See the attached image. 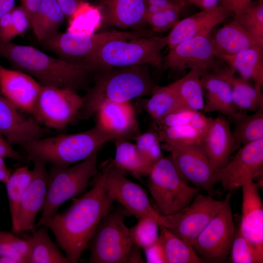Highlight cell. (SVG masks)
<instances>
[{
  "label": "cell",
  "instance_id": "6da1fadb",
  "mask_svg": "<svg viewBox=\"0 0 263 263\" xmlns=\"http://www.w3.org/2000/svg\"><path fill=\"white\" fill-rule=\"evenodd\" d=\"M92 188L73 199L65 211L56 213L43 225L54 233L70 263H76L102 219L113 209L114 199L106 188L99 172Z\"/></svg>",
  "mask_w": 263,
  "mask_h": 263
},
{
  "label": "cell",
  "instance_id": "7a4b0ae2",
  "mask_svg": "<svg viewBox=\"0 0 263 263\" xmlns=\"http://www.w3.org/2000/svg\"><path fill=\"white\" fill-rule=\"evenodd\" d=\"M95 73L75 122L89 119L106 102L131 101L151 95L156 86L148 65L109 68Z\"/></svg>",
  "mask_w": 263,
  "mask_h": 263
},
{
  "label": "cell",
  "instance_id": "3957f363",
  "mask_svg": "<svg viewBox=\"0 0 263 263\" xmlns=\"http://www.w3.org/2000/svg\"><path fill=\"white\" fill-rule=\"evenodd\" d=\"M0 56L14 69L34 77L41 86L87 91L90 74L82 66L49 56L30 46L0 43Z\"/></svg>",
  "mask_w": 263,
  "mask_h": 263
},
{
  "label": "cell",
  "instance_id": "277c9868",
  "mask_svg": "<svg viewBox=\"0 0 263 263\" xmlns=\"http://www.w3.org/2000/svg\"><path fill=\"white\" fill-rule=\"evenodd\" d=\"M114 138L99 126L82 132L43 137L21 146L27 161H40L66 167L86 159L98 152L106 143Z\"/></svg>",
  "mask_w": 263,
  "mask_h": 263
},
{
  "label": "cell",
  "instance_id": "5b68a950",
  "mask_svg": "<svg viewBox=\"0 0 263 263\" xmlns=\"http://www.w3.org/2000/svg\"><path fill=\"white\" fill-rule=\"evenodd\" d=\"M168 45L167 37H148L107 42L89 57L80 62L89 73L100 70L148 65L162 66L161 51Z\"/></svg>",
  "mask_w": 263,
  "mask_h": 263
},
{
  "label": "cell",
  "instance_id": "8992f818",
  "mask_svg": "<svg viewBox=\"0 0 263 263\" xmlns=\"http://www.w3.org/2000/svg\"><path fill=\"white\" fill-rule=\"evenodd\" d=\"M97 153L68 167L51 166L45 202L41 216L35 224V231L55 215L61 205L86 188L98 171Z\"/></svg>",
  "mask_w": 263,
  "mask_h": 263
},
{
  "label": "cell",
  "instance_id": "52a82bcc",
  "mask_svg": "<svg viewBox=\"0 0 263 263\" xmlns=\"http://www.w3.org/2000/svg\"><path fill=\"white\" fill-rule=\"evenodd\" d=\"M129 215L123 207H118L102 219L88 244L89 263H129L134 245L124 221Z\"/></svg>",
  "mask_w": 263,
  "mask_h": 263
},
{
  "label": "cell",
  "instance_id": "ba28073f",
  "mask_svg": "<svg viewBox=\"0 0 263 263\" xmlns=\"http://www.w3.org/2000/svg\"><path fill=\"white\" fill-rule=\"evenodd\" d=\"M148 176L149 189L162 215L173 214L188 206L200 190L187 184L170 155L159 160Z\"/></svg>",
  "mask_w": 263,
  "mask_h": 263
},
{
  "label": "cell",
  "instance_id": "9c48e42d",
  "mask_svg": "<svg viewBox=\"0 0 263 263\" xmlns=\"http://www.w3.org/2000/svg\"><path fill=\"white\" fill-rule=\"evenodd\" d=\"M148 31H103L90 35L73 32L57 33L41 42L59 58L78 64L108 42L115 39L131 40L150 37Z\"/></svg>",
  "mask_w": 263,
  "mask_h": 263
},
{
  "label": "cell",
  "instance_id": "30bf717a",
  "mask_svg": "<svg viewBox=\"0 0 263 263\" xmlns=\"http://www.w3.org/2000/svg\"><path fill=\"white\" fill-rule=\"evenodd\" d=\"M84 101L67 88L41 86L31 115L42 126L56 130L75 122Z\"/></svg>",
  "mask_w": 263,
  "mask_h": 263
},
{
  "label": "cell",
  "instance_id": "8fae6325",
  "mask_svg": "<svg viewBox=\"0 0 263 263\" xmlns=\"http://www.w3.org/2000/svg\"><path fill=\"white\" fill-rule=\"evenodd\" d=\"M231 196V192H228L219 211L191 244L205 263H225L230 254L236 231L230 207Z\"/></svg>",
  "mask_w": 263,
  "mask_h": 263
},
{
  "label": "cell",
  "instance_id": "7c38bea8",
  "mask_svg": "<svg viewBox=\"0 0 263 263\" xmlns=\"http://www.w3.org/2000/svg\"><path fill=\"white\" fill-rule=\"evenodd\" d=\"M224 200L198 193L191 202L170 215L160 214L158 224L191 245L213 217L219 211Z\"/></svg>",
  "mask_w": 263,
  "mask_h": 263
},
{
  "label": "cell",
  "instance_id": "4fadbf2b",
  "mask_svg": "<svg viewBox=\"0 0 263 263\" xmlns=\"http://www.w3.org/2000/svg\"><path fill=\"white\" fill-rule=\"evenodd\" d=\"M99 169L104 186L114 201L138 220L150 217L158 223L160 214L152 207L140 186L128 179L123 171L112 164L111 159L102 163Z\"/></svg>",
  "mask_w": 263,
  "mask_h": 263
},
{
  "label": "cell",
  "instance_id": "5bb4252c",
  "mask_svg": "<svg viewBox=\"0 0 263 263\" xmlns=\"http://www.w3.org/2000/svg\"><path fill=\"white\" fill-rule=\"evenodd\" d=\"M234 73L225 61L218 58L214 66L203 72L201 76L203 88L206 92L204 111L219 112L227 116L232 122L244 113L232 99L230 77Z\"/></svg>",
  "mask_w": 263,
  "mask_h": 263
},
{
  "label": "cell",
  "instance_id": "9a60e30c",
  "mask_svg": "<svg viewBox=\"0 0 263 263\" xmlns=\"http://www.w3.org/2000/svg\"><path fill=\"white\" fill-rule=\"evenodd\" d=\"M162 148L169 154L178 170L186 180L212 195L215 192L216 170L200 146H180L164 144Z\"/></svg>",
  "mask_w": 263,
  "mask_h": 263
},
{
  "label": "cell",
  "instance_id": "2e32d148",
  "mask_svg": "<svg viewBox=\"0 0 263 263\" xmlns=\"http://www.w3.org/2000/svg\"><path fill=\"white\" fill-rule=\"evenodd\" d=\"M263 139L239 149L234 157L216 172V181L225 191L241 188L246 179L262 175Z\"/></svg>",
  "mask_w": 263,
  "mask_h": 263
},
{
  "label": "cell",
  "instance_id": "e0dca14e",
  "mask_svg": "<svg viewBox=\"0 0 263 263\" xmlns=\"http://www.w3.org/2000/svg\"><path fill=\"white\" fill-rule=\"evenodd\" d=\"M212 36L196 37L180 42L163 58L162 65L175 71L198 68L203 72L212 69L217 59Z\"/></svg>",
  "mask_w": 263,
  "mask_h": 263
},
{
  "label": "cell",
  "instance_id": "ac0fdd59",
  "mask_svg": "<svg viewBox=\"0 0 263 263\" xmlns=\"http://www.w3.org/2000/svg\"><path fill=\"white\" fill-rule=\"evenodd\" d=\"M33 162L32 180L21 199L15 223L12 226V232L15 234L35 231L36 217L42 210L45 202L48 180L46 164Z\"/></svg>",
  "mask_w": 263,
  "mask_h": 263
},
{
  "label": "cell",
  "instance_id": "d6986e66",
  "mask_svg": "<svg viewBox=\"0 0 263 263\" xmlns=\"http://www.w3.org/2000/svg\"><path fill=\"white\" fill-rule=\"evenodd\" d=\"M24 113L0 94V132L11 145L20 146L49 132L32 116Z\"/></svg>",
  "mask_w": 263,
  "mask_h": 263
},
{
  "label": "cell",
  "instance_id": "ffe728a7",
  "mask_svg": "<svg viewBox=\"0 0 263 263\" xmlns=\"http://www.w3.org/2000/svg\"><path fill=\"white\" fill-rule=\"evenodd\" d=\"M259 185L251 178L244 182L242 217L239 231L263 258V205Z\"/></svg>",
  "mask_w": 263,
  "mask_h": 263
},
{
  "label": "cell",
  "instance_id": "44dd1931",
  "mask_svg": "<svg viewBox=\"0 0 263 263\" xmlns=\"http://www.w3.org/2000/svg\"><path fill=\"white\" fill-rule=\"evenodd\" d=\"M95 114L96 125L114 140H135L141 133L135 110L131 101L106 102Z\"/></svg>",
  "mask_w": 263,
  "mask_h": 263
},
{
  "label": "cell",
  "instance_id": "7402d4cb",
  "mask_svg": "<svg viewBox=\"0 0 263 263\" xmlns=\"http://www.w3.org/2000/svg\"><path fill=\"white\" fill-rule=\"evenodd\" d=\"M234 16L232 12L221 5L202 10L178 20L173 25L167 36L168 45L171 48L186 40L210 34L215 26Z\"/></svg>",
  "mask_w": 263,
  "mask_h": 263
},
{
  "label": "cell",
  "instance_id": "603a6c76",
  "mask_svg": "<svg viewBox=\"0 0 263 263\" xmlns=\"http://www.w3.org/2000/svg\"><path fill=\"white\" fill-rule=\"evenodd\" d=\"M40 89L31 75L0 64V94L22 112L31 114Z\"/></svg>",
  "mask_w": 263,
  "mask_h": 263
},
{
  "label": "cell",
  "instance_id": "cb8c5ba5",
  "mask_svg": "<svg viewBox=\"0 0 263 263\" xmlns=\"http://www.w3.org/2000/svg\"><path fill=\"white\" fill-rule=\"evenodd\" d=\"M201 148L216 170L223 168L230 160L232 153L238 149L230 121L222 115L213 119Z\"/></svg>",
  "mask_w": 263,
  "mask_h": 263
},
{
  "label": "cell",
  "instance_id": "d4e9b609",
  "mask_svg": "<svg viewBox=\"0 0 263 263\" xmlns=\"http://www.w3.org/2000/svg\"><path fill=\"white\" fill-rule=\"evenodd\" d=\"M104 21L121 28L135 27L145 20L144 0H103Z\"/></svg>",
  "mask_w": 263,
  "mask_h": 263
},
{
  "label": "cell",
  "instance_id": "484cf974",
  "mask_svg": "<svg viewBox=\"0 0 263 263\" xmlns=\"http://www.w3.org/2000/svg\"><path fill=\"white\" fill-rule=\"evenodd\" d=\"M217 58L232 55L263 44L234 19L219 28L212 37Z\"/></svg>",
  "mask_w": 263,
  "mask_h": 263
},
{
  "label": "cell",
  "instance_id": "4316f807",
  "mask_svg": "<svg viewBox=\"0 0 263 263\" xmlns=\"http://www.w3.org/2000/svg\"><path fill=\"white\" fill-rule=\"evenodd\" d=\"M227 64L242 78L252 80L259 89L263 85V47L257 46L244 50L232 55H223L219 57Z\"/></svg>",
  "mask_w": 263,
  "mask_h": 263
},
{
  "label": "cell",
  "instance_id": "83f0119b",
  "mask_svg": "<svg viewBox=\"0 0 263 263\" xmlns=\"http://www.w3.org/2000/svg\"><path fill=\"white\" fill-rule=\"evenodd\" d=\"M139 108L146 112L153 122L167 114L186 108L181 102L177 92V81L164 86L156 85L150 98L138 103Z\"/></svg>",
  "mask_w": 263,
  "mask_h": 263
},
{
  "label": "cell",
  "instance_id": "f1b7e54d",
  "mask_svg": "<svg viewBox=\"0 0 263 263\" xmlns=\"http://www.w3.org/2000/svg\"><path fill=\"white\" fill-rule=\"evenodd\" d=\"M48 228L42 225L29 238L27 263H70L57 246L52 241Z\"/></svg>",
  "mask_w": 263,
  "mask_h": 263
},
{
  "label": "cell",
  "instance_id": "f546056e",
  "mask_svg": "<svg viewBox=\"0 0 263 263\" xmlns=\"http://www.w3.org/2000/svg\"><path fill=\"white\" fill-rule=\"evenodd\" d=\"M65 18L56 0H43L31 20V26L38 40L41 42L57 33Z\"/></svg>",
  "mask_w": 263,
  "mask_h": 263
},
{
  "label": "cell",
  "instance_id": "4dcf8cb0",
  "mask_svg": "<svg viewBox=\"0 0 263 263\" xmlns=\"http://www.w3.org/2000/svg\"><path fill=\"white\" fill-rule=\"evenodd\" d=\"M159 227V238L163 247L166 263H205L190 244L166 228Z\"/></svg>",
  "mask_w": 263,
  "mask_h": 263
},
{
  "label": "cell",
  "instance_id": "1f68e13d",
  "mask_svg": "<svg viewBox=\"0 0 263 263\" xmlns=\"http://www.w3.org/2000/svg\"><path fill=\"white\" fill-rule=\"evenodd\" d=\"M115 153L112 164L124 173L129 172L135 177L140 179L143 175L149 176L150 171L140 155L135 144L127 140H114Z\"/></svg>",
  "mask_w": 263,
  "mask_h": 263
},
{
  "label": "cell",
  "instance_id": "d6a6232c",
  "mask_svg": "<svg viewBox=\"0 0 263 263\" xmlns=\"http://www.w3.org/2000/svg\"><path fill=\"white\" fill-rule=\"evenodd\" d=\"M202 70L198 68L189 71L177 81V92L179 98L187 108L200 111L205 106L204 92L201 76Z\"/></svg>",
  "mask_w": 263,
  "mask_h": 263
},
{
  "label": "cell",
  "instance_id": "836d02e7",
  "mask_svg": "<svg viewBox=\"0 0 263 263\" xmlns=\"http://www.w3.org/2000/svg\"><path fill=\"white\" fill-rule=\"evenodd\" d=\"M233 122L232 132L237 148L263 139V106L252 114L243 113Z\"/></svg>",
  "mask_w": 263,
  "mask_h": 263
},
{
  "label": "cell",
  "instance_id": "e575fe53",
  "mask_svg": "<svg viewBox=\"0 0 263 263\" xmlns=\"http://www.w3.org/2000/svg\"><path fill=\"white\" fill-rule=\"evenodd\" d=\"M152 127L160 142L174 146L201 147L207 132L192 126Z\"/></svg>",
  "mask_w": 263,
  "mask_h": 263
},
{
  "label": "cell",
  "instance_id": "d590c367",
  "mask_svg": "<svg viewBox=\"0 0 263 263\" xmlns=\"http://www.w3.org/2000/svg\"><path fill=\"white\" fill-rule=\"evenodd\" d=\"M232 99L237 108L242 111L255 112L263 106L262 89L253 86L248 80L235 76L230 77Z\"/></svg>",
  "mask_w": 263,
  "mask_h": 263
},
{
  "label": "cell",
  "instance_id": "8d00e7d4",
  "mask_svg": "<svg viewBox=\"0 0 263 263\" xmlns=\"http://www.w3.org/2000/svg\"><path fill=\"white\" fill-rule=\"evenodd\" d=\"M33 177V170L27 166H22L11 172L5 184L9 202L12 226L14 225L21 199L30 184Z\"/></svg>",
  "mask_w": 263,
  "mask_h": 263
},
{
  "label": "cell",
  "instance_id": "74e56055",
  "mask_svg": "<svg viewBox=\"0 0 263 263\" xmlns=\"http://www.w3.org/2000/svg\"><path fill=\"white\" fill-rule=\"evenodd\" d=\"M212 119L199 111L186 108L167 114L153 125L159 127L192 126L207 132Z\"/></svg>",
  "mask_w": 263,
  "mask_h": 263
},
{
  "label": "cell",
  "instance_id": "f35d334b",
  "mask_svg": "<svg viewBox=\"0 0 263 263\" xmlns=\"http://www.w3.org/2000/svg\"><path fill=\"white\" fill-rule=\"evenodd\" d=\"M135 140L140 155L151 170L153 166L163 157L157 132L153 130L140 133Z\"/></svg>",
  "mask_w": 263,
  "mask_h": 263
},
{
  "label": "cell",
  "instance_id": "ab89813d",
  "mask_svg": "<svg viewBox=\"0 0 263 263\" xmlns=\"http://www.w3.org/2000/svg\"><path fill=\"white\" fill-rule=\"evenodd\" d=\"M28 239H22L11 232L0 230V255L8 256L17 263H27Z\"/></svg>",
  "mask_w": 263,
  "mask_h": 263
},
{
  "label": "cell",
  "instance_id": "60d3db41",
  "mask_svg": "<svg viewBox=\"0 0 263 263\" xmlns=\"http://www.w3.org/2000/svg\"><path fill=\"white\" fill-rule=\"evenodd\" d=\"M157 220L145 217L138 220L137 223L130 228L133 243L143 249L156 242L159 236Z\"/></svg>",
  "mask_w": 263,
  "mask_h": 263
},
{
  "label": "cell",
  "instance_id": "b9f144b4",
  "mask_svg": "<svg viewBox=\"0 0 263 263\" xmlns=\"http://www.w3.org/2000/svg\"><path fill=\"white\" fill-rule=\"evenodd\" d=\"M233 19L263 44V1L250 6Z\"/></svg>",
  "mask_w": 263,
  "mask_h": 263
},
{
  "label": "cell",
  "instance_id": "7bdbcfd3",
  "mask_svg": "<svg viewBox=\"0 0 263 263\" xmlns=\"http://www.w3.org/2000/svg\"><path fill=\"white\" fill-rule=\"evenodd\" d=\"M233 263H262L263 258L257 253L252 245L241 234L235 231L230 251Z\"/></svg>",
  "mask_w": 263,
  "mask_h": 263
},
{
  "label": "cell",
  "instance_id": "ee69618b",
  "mask_svg": "<svg viewBox=\"0 0 263 263\" xmlns=\"http://www.w3.org/2000/svg\"><path fill=\"white\" fill-rule=\"evenodd\" d=\"M182 7L162 9L152 14H145V20L151 26L152 31L161 32L172 27L178 21Z\"/></svg>",
  "mask_w": 263,
  "mask_h": 263
},
{
  "label": "cell",
  "instance_id": "f6af8a7d",
  "mask_svg": "<svg viewBox=\"0 0 263 263\" xmlns=\"http://www.w3.org/2000/svg\"><path fill=\"white\" fill-rule=\"evenodd\" d=\"M12 21L16 36L21 35L31 26V19L21 5L15 6L11 11Z\"/></svg>",
  "mask_w": 263,
  "mask_h": 263
},
{
  "label": "cell",
  "instance_id": "bcb514c9",
  "mask_svg": "<svg viewBox=\"0 0 263 263\" xmlns=\"http://www.w3.org/2000/svg\"><path fill=\"white\" fill-rule=\"evenodd\" d=\"M146 262L148 263H166L164 251L160 240L143 249Z\"/></svg>",
  "mask_w": 263,
  "mask_h": 263
},
{
  "label": "cell",
  "instance_id": "7dc6e473",
  "mask_svg": "<svg viewBox=\"0 0 263 263\" xmlns=\"http://www.w3.org/2000/svg\"><path fill=\"white\" fill-rule=\"evenodd\" d=\"M16 36L11 11L0 18V43L9 42Z\"/></svg>",
  "mask_w": 263,
  "mask_h": 263
},
{
  "label": "cell",
  "instance_id": "c3c4849f",
  "mask_svg": "<svg viewBox=\"0 0 263 263\" xmlns=\"http://www.w3.org/2000/svg\"><path fill=\"white\" fill-rule=\"evenodd\" d=\"M0 156L4 158H10L20 162L27 161L26 155H24L15 150L11 144L0 132Z\"/></svg>",
  "mask_w": 263,
  "mask_h": 263
},
{
  "label": "cell",
  "instance_id": "681fc988",
  "mask_svg": "<svg viewBox=\"0 0 263 263\" xmlns=\"http://www.w3.org/2000/svg\"><path fill=\"white\" fill-rule=\"evenodd\" d=\"M252 0H221V5L232 12L234 16H238L251 6Z\"/></svg>",
  "mask_w": 263,
  "mask_h": 263
},
{
  "label": "cell",
  "instance_id": "f907efd6",
  "mask_svg": "<svg viewBox=\"0 0 263 263\" xmlns=\"http://www.w3.org/2000/svg\"><path fill=\"white\" fill-rule=\"evenodd\" d=\"M66 18L72 19L82 0H56Z\"/></svg>",
  "mask_w": 263,
  "mask_h": 263
},
{
  "label": "cell",
  "instance_id": "816d5d0a",
  "mask_svg": "<svg viewBox=\"0 0 263 263\" xmlns=\"http://www.w3.org/2000/svg\"><path fill=\"white\" fill-rule=\"evenodd\" d=\"M21 6L29 16L31 20L39 10L42 0H20Z\"/></svg>",
  "mask_w": 263,
  "mask_h": 263
},
{
  "label": "cell",
  "instance_id": "f5cc1de1",
  "mask_svg": "<svg viewBox=\"0 0 263 263\" xmlns=\"http://www.w3.org/2000/svg\"><path fill=\"white\" fill-rule=\"evenodd\" d=\"M146 5H154L162 9L183 7L172 0H144Z\"/></svg>",
  "mask_w": 263,
  "mask_h": 263
},
{
  "label": "cell",
  "instance_id": "db71d44e",
  "mask_svg": "<svg viewBox=\"0 0 263 263\" xmlns=\"http://www.w3.org/2000/svg\"><path fill=\"white\" fill-rule=\"evenodd\" d=\"M221 0H188V3L194 4L203 10L214 7L217 5Z\"/></svg>",
  "mask_w": 263,
  "mask_h": 263
},
{
  "label": "cell",
  "instance_id": "11a10c76",
  "mask_svg": "<svg viewBox=\"0 0 263 263\" xmlns=\"http://www.w3.org/2000/svg\"><path fill=\"white\" fill-rule=\"evenodd\" d=\"M16 0H0V18L11 12L15 6Z\"/></svg>",
  "mask_w": 263,
  "mask_h": 263
},
{
  "label": "cell",
  "instance_id": "9f6ffc18",
  "mask_svg": "<svg viewBox=\"0 0 263 263\" xmlns=\"http://www.w3.org/2000/svg\"><path fill=\"white\" fill-rule=\"evenodd\" d=\"M4 159L0 156V182L5 184L7 182L11 172L7 168Z\"/></svg>",
  "mask_w": 263,
  "mask_h": 263
},
{
  "label": "cell",
  "instance_id": "6f0895ef",
  "mask_svg": "<svg viewBox=\"0 0 263 263\" xmlns=\"http://www.w3.org/2000/svg\"><path fill=\"white\" fill-rule=\"evenodd\" d=\"M0 263H17V262L10 257L0 255Z\"/></svg>",
  "mask_w": 263,
  "mask_h": 263
},
{
  "label": "cell",
  "instance_id": "680465c9",
  "mask_svg": "<svg viewBox=\"0 0 263 263\" xmlns=\"http://www.w3.org/2000/svg\"><path fill=\"white\" fill-rule=\"evenodd\" d=\"M176 4L184 6L188 4V0H172Z\"/></svg>",
  "mask_w": 263,
  "mask_h": 263
},
{
  "label": "cell",
  "instance_id": "91938a15",
  "mask_svg": "<svg viewBox=\"0 0 263 263\" xmlns=\"http://www.w3.org/2000/svg\"><path fill=\"white\" fill-rule=\"evenodd\" d=\"M257 2L263 1V0H256Z\"/></svg>",
  "mask_w": 263,
  "mask_h": 263
}]
</instances>
